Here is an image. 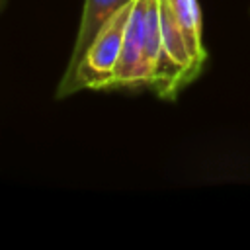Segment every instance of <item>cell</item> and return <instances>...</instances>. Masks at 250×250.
Segmentation results:
<instances>
[{
    "instance_id": "2",
    "label": "cell",
    "mask_w": 250,
    "mask_h": 250,
    "mask_svg": "<svg viewBox=\"0 0 250 250\" xmlns=\"http://www.w3.org/2000/svg\"><path fill=\"white\" fill-rule=\"evenodd\" d=\"M131 6L119 10L96 35L92 45L86 49L78 64L64 72L61 84L57 88V98H66L78 90H107L113 84L115 66L121 55L123 35L127 27V20L131 14Z\"/></svg>"
},
{
    "instance_id": "1",
    "label": "cell",
    "mask_w": 250,
    "mask_h": 250,
    "mask_svg": "<svg viewBox=\"0 0 250 250\" xmlns=\"http://www.w3.org/2000/svg\"><path fill=\"white\" fill-rule=\"evenodd\" d=\"M160 43V2L133 0L111 88H148Z\"/></svg>"
},
{
    "instance_id": "4",
    "label": "cell",
    "mask_w": 250,
    "mask_h": 250,
    "mask_svg": "<svg viewBox=\"0 0 250 250\" xmlns=\"http://www.w3.org/2000/svg\"><path fill=\"white\" fill-rule=\"evenodd\" d=\"M166 2L184 33V39L188 43V49L195 66L201 70L207 61V53L201 39V10L197 0H166Z\"/></svg>"
},
{
    "instance_id": "5",
    "label": "cell",
    "mask_w": 250,
    "mask_h": 250,
    "mask_svg": "<svg viewBox=\"0 0 250 250\" xmlns=\"http://www.w3.org/2000/svg\"><path fill=\"white\" fill-rule=\"evenodd\" d=\"M4 2H6V0H0V8H2V6H4Z\"/></svg>"
},
{
    "instance_id": "3",
    "label": "cell",
    "mask_w": 250,
    "mask_h": 250,
    "mask_svg": "<svg viewBox=\"0 0 250 250\" xmlns=\"http://www.w3.org/2000/svg\"><path fill=\"white\" fill-rule=\"evenodd\" d=\"M133 0H84V10H82V18H80V25H78V33H76V41L72 47V55L68 61V66L64 72L72 70L78 61L82 59V55L86 53V49L92 45V41L96 39V35L102 31V27L125 6H129Z\"/></svg>"
}]
</instances>
